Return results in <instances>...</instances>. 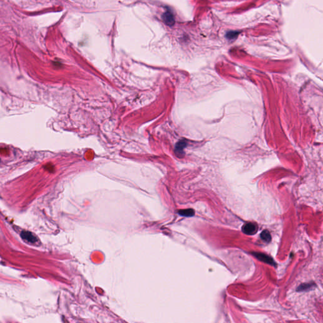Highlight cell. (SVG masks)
<instances>
[{"instance_id": "cell-2", "label": "cell", "mask_w": 323, "mask_h": 323, "mask_svg": "<svg viewBox=\"0 0 323 323\" xmlns=\"http://www.w3.org/2000/svg\"><path fill=\"white\" fill-rule=\"evenodd\" d=\"M252 254L254 256H255V258H256L258 259H259V261L262 262L267 263L268 264V265H270L272 266H274L275 265L274 260L270 256L266 255V254H265L261 253V252H252Z\"/></svg>"}, {"instance_id": "cell-7", "label": "cell", "mask_w": 323, "mask_h": 323, "mask_svg": "<svg viewBox=\"0 0 323 323\" xmlns=\"http://www.w3.org/2000/svg\"><path fill=\"white\" fill-rule=\"evenodd\" d=\"M312 284H309V283H308V284H302V285H301L297 288V290H299V291H302V290H306V289L307 290V289H309V288L312 287Z\"/></svg>"}, {"instance_id": "cell-1", "label": "cell", "mask_w": 323, "mask_h": 323, "mask_svg": "<svg viewBox=\"0 0 323 323\" xmlns=\"http://www.w3.org/2000/svg\"><path fill=\"white\" fill-rule=\"evenodd\" d=\"M258 230V226L254 223H247L242 227V232L247 235H254L255 234Z\"/></svg>"}, {"instance_id": "cell-5", "label": "cell", "mask_w": 323, "mask_h": 323, "mask_svg": "<svg viewBox=\"0 0 323 323\" xmlns=\"http://www.w3.org/2000/svg\"><path fill=\"white\" fill-rule=\"evenodd\" d=\"M260 236H261V238L262 239V240H263L264 241H265L266 242H269L271 240V234H270V232L268 230H263L261 232Z\"/></svg>"}, {"instance_id": "cell-6", "label": "cell", "mask_w": 323, "mask_h": 323, "mask_svg": "<svg viewBox=\"0 0 323 323\" xmlns=\"http://www.w3.org/2000/svg\"><path fill=\"white\" fill-rule=\"evenodd\" d=\"M179 214L183 217H193L194 215V211L192 209L182 210L179 211Z\"/></svg>"}, {"instance_id": "cell-3", "label": "cell", "mask_w": 323, "mask_h": 323, "mask_svg": "<svg viewBox=\"0 0 323 323\" xmlns=\"http://www.w3.org/2000/svg\"><path fill=\"white\" fill-rule=\"evenodd\" d=\"M162 19L165 24L169 26H172L175 24L174 15L170 11H167L163 14Z\"/></svg>"}, {"instance_id": "cell-4", "label": "cell", "mask_w": 323, "mask_h": 323, "mask_svg": "<svg viewBox=\"0 0 323 323\" xmlns=\"http://www.w3.org/2000/svg\"><path fill=\"white\" fill-rule=\"evenodd\" d=\"M21 237L24 240L28 242L35 243L37 241L36 237L30 232H22L21 233Z\"/></svg>"}]
</instances>
